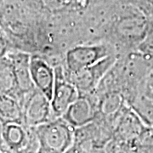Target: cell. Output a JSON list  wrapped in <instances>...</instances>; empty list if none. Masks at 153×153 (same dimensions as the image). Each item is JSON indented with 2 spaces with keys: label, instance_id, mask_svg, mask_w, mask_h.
<instances>
[{
  "label": "cell",
  "instance_id": "4fadbf2b",
  "mask_svg": "<svg viewBox=\"0 0 153 153\" xmlns=\"http://www.w3.org/2000/svg\"><path fill=\"white\" fill-rule=\"evenodd\" d=\"M128 105L135 111L144 124L153 126V97L139 89Z\"/></svg>",
  "mask_w": 153,
  "mask_h": 153
},
{
  "label": "cell",
  "instance_id": "ffe728a7",
  "mask_svg": "<svg viewBox=\"0 0 153 153\" xmlns=\"http://www.w3.org/2000/svg\"><path fill=\"white\" fill-rule=\"evenodd\" d=\"M37 151H26V152H22L21 153H37Z\"/></svg>",
  "mask_w": 153,
  "mask_h": 153
},
{
  "label": "cell",
  "instance_id": "3957f363",
  "mask_svg": "<svg viewBox=\"0 0 153 153\" xmlns=\"http://www.w3.org/2000/svg\"><path fill=\"white\" fill-rule=\"evenodd\" d=\"M112 55H117V49L110 43L78 44L66 50L63 66L66 71L73 72L93 66Z\"/></svg>",
  "mask_w": 153,
  "mask_h": 153
},
{
  "label": "cell",
  "instance_id": "9a60e30c",
  "mask_svg": "<svg viewBox=\"0 0 153 153\" xmlns=\"http://www.w3.org/2000/svg\"><path fill=\"white\" fill-rule=\"evenodd\" d=\"M16 90L13 66L7 55L0 59V93L15 98Z\"/></svg>",
  "mask_w": 153,
  "mask_h": 153
},
{
  "label": "cell",
  "instance_id": "ba28073f",
  "mask_svg": "<svg viewBox=\"0 0 153 153\" xmlns=\"http://www.w3.org/2000/svg\"><path fill=\"white\" fill-rule=\"evenodd\" d=\"M98 114V96L94 92L80 94L61 117L76 129L96 120Z\"/></svg>",
  "mask_w": 153,
  "mask_h": 153
},
{
  "label": "cell",
  "instance_id": "7402d4cb",
  "mask_svg": "<svg viewBox=\"0 0 153 153\" xmlns=\"http://www.w3.org/2000/svg\"><path fill=\"white\" fill-rule=\"evenodd\" d=\"M0 1H1V3H2V2H3V1H4V0H0Z\"/></svg>",
  "mask_w": 153,
  "mask_h": 153
},
{
  "label": "cell",
  "instance_id": "9c48e42d",
  "mask_svg": "<svg viewBox=\"0 0 153 153\" xmlns=\"http://www.w3.org/2000/svg\"><path fill=\"white\" fill-rule=\"evenodd\" d=\"M31 55L32 54L28 52L18 49H11L7 54L13 66L16 79L15 98L20 101L21 105L25 96L35 88L30 71Z\"/></svg>",
  "mask_w": 153,
  "mask_h": 153
},
{
  "label": "cell",
  "instance_id": "7a4b0ae2",
  "mask_svg": "<svg viewBox=\"0 0 153 153\" xmlns=\"http://www.w3.org/2000/svg\"><path fill=\"white\" fill-rule=\"evenodd\" d=\"M37 153H66L74 143L75 128L59 117L35 127Z\"/></svg>",
  "mask_w": 153,
  "mask_h": 153
},
{
  "label": "cell",
  "instance_id": "2e32d148",
  "mask_svg": "<svg viewBox=\"0 0 153 153\" xmlns=\"http://www.w3.org/2000/svg\"><path fill=\"white\" fill-rule=\"evenodd\" d=\"M134 143L142 146L153 147V126H145Z\"/></svg>",
  "mask_w": 153,
  "mask_h": 153
},
{
  "label": "cell",
  "instance_id": "52a82bcc",
  "mask_svg": "<svg viewBox=\"0 0 153 153\" xmlns=\"http://www.w3.org/2000/svg\"><path fill=\"white\" fill-rule=\"evenodd\" d=\"M55 81L53 94L50 100L54 118L61 117L70 105L79 96L76 86L67 78L63 64L55 66Z\"/></svg>",
  "mask_w": 153,
  "mask_h": 153
},
{
  "label": "cell",
  "instance_id": "e0dca14e",
  "mask_svg": "<svg viewBox=\"0 0 153 153\" xmlns=\"http://www.w3.org/2000/svg\"><path fill=\"white\" fill-rule=\"evenodd\" d=\"M12 49L6 35L0 27V59L4 57Z\"/></svg>",
  "mask_w": 153,
  "mask_h": 153
},
{
  "label": "cell",
  "instance_id": "603a6c76",
  "mask_svg": "<svg viewBox=\"0 0 153 153\" xmlns=\"http://www.w3.org/2000/svg\"><path fill=\"white\" fill-rule=\"evenodd\" d=\"M0 4H1V1H0Z\"/></svg>",
  "mask_w": 153,
  "mask_h": 153
},
{
  "label": "cell",
  "instance_id": "6da1fadb",
  "mask_svg": "<svg viewBox=\"0 0 153 153\" xmlns=\"http://www.w3.org/2000/svg\"><path fill=\"white\" fill-rule=\"evenodd\" d=\"M110 22L117 43L125 48L136 49L147 34L150 16L135 6L117 2Z\"/></svg>",
  "mask_w": 153,
  "mask_h": 153
},
{
  "label": "cell",
  "instance_id": "8fae6325",
  "mask_svg": "<svg viewBox=\"0 0 153 153\" xmlns=\"http://www.w3.org/2000/svg\"><path fill=\"white\" fill-rule=\"evenodd\" d=\"M30 71L35 88L51 100L55 87V66L42 55L33 54L30 60Z\"/></svg>",
  "mask_w": 153,
  "mask_h": 153
},
{
  "label": "cell",
  "instance_id": "44dd1931",
  "mask_svg": "<svg viewBox=\"0 0 153 153\" xmlns=\"http://www.w3.org/2000/svg\"><path fill=\"white\" fill-rule=\"evenodd\" d=\"M0 153H10V152H0Z\"/></svg>",
  "mask_w": 153,
  "mask_h": 153
},
{
  "label": "cell",
  "instance_id": "5b68a950",
  "mask_svg": "<svg viewBox=\"0 0 153 153\" xmlns=\"http://www.w3.org/2000/svg\"><path fill=\"white\" fill-rule=\"evenodd\" d=\"M2 137L7 150L10 153H21L26 151L38 152V140L34 128L23 123H4Z\"/></svg>",
  "mask_w": 153,
  "mask_h": 153
},
{
  "label": "cell",
  "instance_id": "ac0fdd59",
  "mask_svg": "<svg viewBox=\"0 0 153 153\" xmlns=\"http://www.w3.org/2000/svg\"><path fill=\"white\" fill-rule=\"evenodd\" d=\"M2 126H3V123H2V122L0 121V152H10L7 150L5 145H4V140H3V137H2Z\"/></svg>",
  "mask_w": 153,
  "mask_h": 153
},
{
  "label": "cell",
  "instance_id": "30bf717a",
  "mask_svg": "<svg viewBox=\"0 0 153 153\" xmlns=\"http://www.w3.org/2000/svg\"><path fill=\"white\" fill-rule=\"evenodd\" d=\"M145 126L140 117L127 104L115 119L113 139L122 143L134 142Z\"/></svg>",
  "mask_w": 153,
  "mask_h": 153
},
{
  "label": "cell",
  "instance_id": "d6986e66",
  "mask_svg": "<svg viewBox=\"0 0 153 153\" xmlns=\"http://www.w3.org/2000/svg\"><path fill=\"white\" fill-rule=\"evenodd\" d=\"M66 153H88L85 152H83L82 151L81 149H79V148L76 147V146H72L69 150H68V152Z\"/></svg>",
  "mask_w": 153,
  "mask_h": 153
},
{
  "label": "cell",
  "instance_id": "277c9868",
  "mask_svg": "<svg viewBox=\"0 0 153 153\" xmlns=\"http://www.w3.org/2000/svg\"><path fill=\"white\" fill-rule=\"evenodd\" d=\"M117 61V55H110L97 62L93 66L79 71L68 72L66 71L67 78L77 88L80 94L94 93L105 76L108 74Z\"/></svg>",
  "mask_w": 153,
  "mask_h": 153
},
{
  "label": "cell",
  "instance_id": "5bb4252c",
  "mask_svg": "<svg viewBox=\"0 0 153 153\" xmlns=\"http://www.w3.org/2000/svg\"><path fill=\"white\" fill-rule=\"evenodd\" d=\"M0 121L2 123L9 122L23 123V111L20 101L4 93H0Z\"/></svg>",
  "mask_w": 153,
  "mask_h": 153
},
{
  "label": "cell",
  "instance_id": "7c38bea8",
  "mask_svg": "<svg viewBox=\"0 0 153 153\" xmlns=\"http://www.w3.org/2000/svg\"><path fill=\"white\" fill-rule=\"evenodd\" d=\"M98 96V117L114 125L115 119L127 103L125 95L119 90L111 89Z\"/></svg>",
  "mask_w": 153,
  "mask_h": 153
},
{
  "label": "cell",
  "instance_id": "8992f818",
  "mask_svg": "<svg viewBox=\"0 0 153 153\" xmlns=\"http://www.w3.org/2000/svg\"><path fill=\"white\" fill-rule=\"evenodd\" d=\"M22 106L23 123L29 127L35 128L55 119L50 100L36 88L25 96Z\"/></svg>",
  "mask_w": 153,
  "mask_h": 153
}]
</instances>
